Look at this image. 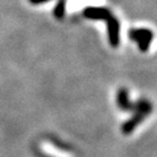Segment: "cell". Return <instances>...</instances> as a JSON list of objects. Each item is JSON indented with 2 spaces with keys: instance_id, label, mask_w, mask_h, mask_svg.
<instances>
[{
  "instance_id": "6da1fadb",
  "label": "cell",
  "mask_w": 157,
  "mask_h": 157,
  "mask_svg": "<svg viewBox=\"0 0 157 157\" xmlns=\"http://www.w3.org/2000/svg\"><path fill=\"white\" fill-rule=\"evenodd\" d=\"M129 37L136 42L137 46L142 52H147L151 47L154 34L151 29H132L129 31Z\"/></svg>"
},
{
  "instance_id": "7a4b0ae2",
  "label": "cell",
  "mask_w": 157,
  "mask_h": 157,
  "mask_svg": "<svg viewBox=\"0 0 157 157\" xmlns=\"http://www.w3.org/2000/svg\"><path fill=\"white\" fill-rule=\"evenodd\" d=\"M107 22V29H108V39H109V44L111 47L116 48L119 45L120 42V24L119 21L116 19L113 15H110L106 20Z\"/></svg>"
},
{
  "instance_id": "3957f363",
  "label": "cell",
  "mask_w": 157,
  "mask_h": 157,
  "mask_svg": "<svg viewBox=\"0 0 157 157\" xmlns=\"http://www.w3.org/2000/svg\"><path fill=\"white\" fill-rule=\"evenodd\" d=\"M83 14L87 19L103 20V21H106L110 15H113L107 8H103V7H87L84 9Z\"/></svg>"
},
{
  "instance_id": "277c9868",
  "label": "cell",
  "mask_w": 157,
  "mask_h": 157,
  "mask_svg": "<svg viewBox=\"0 0 157 157\" xmlns=\"http://www.w3.org/2000/svg\"><path fill=\"white\" fill-rule=\"evenodd\" d=\"M134 113H135L134 115H133L129 120L125 121L122 124V127H121V131H122V133H124V134H131L135 128L142 122L143 119L147 117V116H145L144 113H140V111H134Z\"/></svg>"
},
{
  "instance_id": "5b68a950",
  "label": "cell",
  "mask_w": 157,
  "mask_h": 157,
  "mask_svg": "<svg viewBox=\"0 0 157 157\" xmlns=\"http://www.w3.org/2000/svg\"><path fill=\"white\" fill-rule=\"evenodd\" d=\"M117 103L120 109L124 111H134L135 103L129 101V94L125 88H120L117 95Z\"/></svg>"
},
{
  "instance_id": "8992f818",
  "label": "cell",
  "mask_w": 157,
  "mask_h": 157,
  "mask_svg": "<svg viewBox=\"0 0 157 157\" xmlns=\"http://www.w3.org/2000/svg\"><path fill=\"white\" fill-rule=\"evenodd\" d=\"M152 104L146 99H141V101L135 103V109L134 111H140V113H144L145 116H148L152 113Z\"/></svg>"
},
{
  "instance_id": "52a82bcc",
  "label": "cell",
  "mask_w": 157,
  "mask_h": 157,
  "mask_svg": "<svg viewBox=\"0 0 157 157\" xmlns=\"http://www.w3.org/2000/svg\"><path fill=\"white\" fill-rule=\"evenodd\" d=\"M66 12V0H59L54 10V15L57 19H62Z\"/></svg>"
},
{
  "instance_id": "ba28073f",
  "label": "cell",
  "mask_w": 157,
  "mask_h": 157,
  "mask_svg": "<svg viewBox=\"0 0 157 157\" xmlns=\"http://www.w3.org/2000/svg\"><path fill=\"white\" fill-rule=\"evenodd\" d=\"M48 0H29V2L33 3V5H40V3L47 2Z\"/></svg>"
}]
</instances>
